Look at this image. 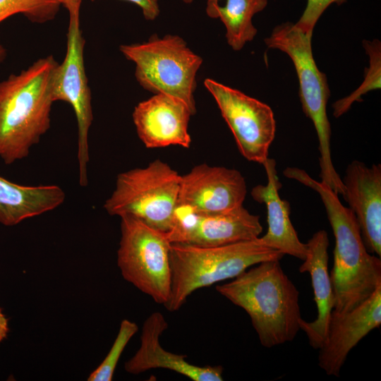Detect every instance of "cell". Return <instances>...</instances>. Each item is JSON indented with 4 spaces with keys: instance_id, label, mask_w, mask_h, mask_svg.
I'll return each mask as SVG.
<instances>
[{
    "instance_id": "5bb4252c",
    "label": "cell",
    "mask_w": 381,
    "mask_h": 381,
    "mask_svg": "<svg viewBox=\"0 0 381 381\" xmlns=\"http://www.w3.org/2000/svg\"><path fill=\"white\" fill-rule=\"evenodd\" d=\"M193 115L183 100L158 93L135 107L133 120L146 147L179 145L188 148L191 143L188 123Z\"/></svg>"
},
{
    "instance_id": "5b68a950",
    "label": "cell",
    "mask_w": 381,
    "mask_h": 381,
    "mask_svg": "<svg viewBox=\"0 0 381 381\" xmlns=\"http://www.w3.org/2000/svg\"><path fill=\"white\" fill-rule=\"evenodd\" d=\"M312 35L298 29L295 23L277 25L265 39L270 49H279L292 61L299 83V97L304 114L313 122L319 143L320 178L337 195H343L344 185L332 160L331 127L327 114L330 92L325 74L313 58Z\"/></svg>"
},
{
    "instance_id": "f1b7e54d",
    "label": "cell",
    "mask_w": 381,
    "mask_h": 381,
    "mask_svg": "<svg viewBox=\"0 0 381 381\" xmlns=\"http://www.w3.org/2000/svg\"><path fill=\"white\" fill-rule=\"evenodd\" d=\"M185 4H191L193 0H182Z\"/></svg>"
},
{
    "instance_id": "8992f818",
    "label": "cell",
    "mask_w": 381,
    "mask_h": 381,
    "mask_svg": "<svg viewBox=\"0 0 381 381\" xmlns=\"http://www.w3.org/2000/svg\"><path fill=\"white\" fill-rule=\"evenodd\" d=\"M120 51L135 64V77L145 90L183 100L196 113L194 92L202 59L179 35H152L147 42L122 44Z\"/></svg>"
},
{
    "instance_id": "6da1fadb",
    "label": "cell",
    "mask_w": 381,
    "mask_h": 381,
    "mask_svg": "<svg viewBox=\"0 0 381 381\" xmlns=\"http://www.w3.org/2000/svg\"><path fill=\"white\" fill-rule=\"evenodd\" d=\"M284 175L312 188L322 201L335 238L329 274L334 298L333 310L350 311L381 286L380 258L367 250L354 214L327 186L297 167H286Z\"/></svg>"
},
{
    "instance_id": "44dd1931",
    "label": "cell",
    "mask_w": 381,
    "mask_h": 381,
    "mask_svg": "<svg viewBox=\"0 0 381 381\" xmlns=\"http://www.w3.org/2000/svg\"><path fill=\"white\" fill-rule=\"evenodd\" d=\"M363 47L369 56V66L365 69L362 84L351 94L337 100L332 104L333 115L339 118L348 111L356 102H361L363 95L381 87V43L378 40H363Z\"/></svg>"
},
{
    "instance_id": "9a60e30c",
    "label": "cell",
    "mask_w": 381,
    "mask_h": 381,
    "mask_svg": "<svg viewBox=\"0 0 381 381\" xmlns=\"http://www.w3.org/2000/svg\"><path fill=\"white\" fill-rule=\"evenodd\" d=\"M342 180L344 199L354 214L367 250L381 256V164L354 160Z\"/></svg>"
},
{
    "instance_id": "d4e9b609",
    "label": "cell",
    "mask_w": 381,
    "mask_h": 381,
    "mask_svg": "<svg viewBox=\"0 0 381 381\" xmlns=\"http://www.w3.org/2000/svg\"><path fill=\"white\" fill-rule=\"evenodd\" d=\"M93 1V0H92ZM133 3L139 6L143 12L144 18L147 20H154L159 13L158 0H124Z\"/></svg>"
},
{
    "instance_id": "4fadbf2b",
    "label": "cell",
    "mask_w": 381,
    "mask_h": 381,
    "mask_svg": "<svg viewBox=\"0 0 381 381\" xmlns=\"http://www.w3.org/2000/svg\"><path fill=\"white\" fill-rule=\"evenodd\" d=\"M381 324V286L350 311L332 310L327 334L319 348L318 365L327 375L339 377L351 350Z\"/></svg>"
},
{
    "instance_id": "484cf974",
    "label": "cell",
    "mask_w": 381,
    "mask_h": 381,
    "mask_svg": "<svg viewBox=\"0 0 381 381\" xmlns=\"http://www.w3.org/2000/svg\"><path fill=\"white\" fill-rule=\"evenodd\" d=\"M8 332V320L0 308V342L6 337Z\"/></svg>"
},
{
    "instance_id": "cb8c5ba5",
    "label": "cell",
    "mask_w": 381,
    "mask_h": 381,
    "mask_svg": "<svg viewBox=\"0 0 381 381\" xmlns=\"http://www.w3.org/2000/svg\"><path fill=\"white\" fill-rule=\"evenodd\" d=\"M346 1V0H307L306 8L295 25L303 32L313 35V29L324 11L332 4L340 5Z\"/></svg>"
},
{
    "instance_id": "52a82bcc",
    "label": "cell",
    "mask_w": 381,
    "mask_h": 381,
    "mask_svg": "<svg viewBox=\"0 0 381 381\" xmlns=\"http://www.w3.org/2000/svg\"><path fill=\"white\" fill-rule=\"evenodd\" d=\"M181 176L159 159L122 172L104 208L110 215L129 214L167 234L173 224Z\"/></svg>"
},
{
    "instance_id": "9c48e42d",
    "label": "cell",
    "mask_w": 381,
    "mask_h": 381,
    "mask_svg": "<svg viewBox=\"0 0 381 381\" xmlns=\"http://www.w3.org/2000/svg\"><path fill=\"white\" fill-rule=\"evenodd\" d=\"M66 56L57 64L52 77L54 101L68 102L73 108L78 126V161L79 183L87 186L89 162L88 135L93 115L91 92L84 64L85 39L80 28V9L68 11Z\"/></svg>"
},
{
    "instance_id": "ac0fdd59",
    "label": "cell",
    "mask_w": 381,
    "mask_h": 381,
    "mask_svg": "<svg viewBox=\"0 0 381 381\" xmlns=\"http://www.w3.org/2000/svg\"><path fill=\"white\" fill-rule=\"evenodd\" d=\"M267 183L258 185L251 190L252 198L267 208V233L260 237L267 246L278 250L284 255L303 260L307 254L306 243H302L290 219V206L288 201L281 198L279 190L282 188L276 169V162L267 158L262 164Z\"/></svg>"
},
{
    "instance_id": "8fae6325",
    "label": "cell",
    "mask_w": 381,
    "mask_h": 381,
    "mask_svg": "<svg viewBox=\"0 0 381 381\" xmlns=\"http://www.w3.org/2000/svg\"><path fill=\"white\" fill-rule=\"evenodd\" d=\"M262 231L259 216L243 206L227 212L201 214L177 204L172 227L167 235L171 243L211 247L253 240Z\"/></svg>"
},
{
    "instance_id": "ffe728a7",
    "label": "cell",
    "mask_w": 381,
    "mask_h": 381,
    "mask_svg": "<svg viewBox=\"0 0 381 381\" xmlns=\"http://www.w3.org/2000/svg\"><path fill=\"white\" fill-rule=\"evenodd\" d=\"M267 4V0H226L224 6H216L214 18H219L224 25L227 43L234 50H241L254 39L258 30L253 17Z\"/></svg>"
},
{
    "instance_id": "d6986e66",
    "label": "cell",
    "mask_w": 381,
    "mask_h": 381,
    "mask_svg": "<svg viewBox=\"0 0 381 381\" xmlns=\"http://www.w3.org/2000/svg\"><path fill=\"white\" fill-rule=\"evenodd\" d=\"M65 198V192L59 186H23L0 176V223L17 225L57 208Z\"/></svg>"
},
{
    "instance_id": "7c38bea8",
    "label": "cell",
    "mask_w": 381,
    "mask_h": 381,
    "mask_svg": "<svg viewBox=\"0 0 381 381\" xmlns=\"http://www.w3.org/2000/svg\"><path fill=\"white\" fill-rule=\"evenodd\" d=\"M246 193L238 170L202 164L181 176L177 204L201 214L223 212L243 206Z\"/></svg>"
},
{
    "instance_id": "3957f363",
    "label": "cell",
    "mask_w": 381,
    "mask_h": 381,
    "mask_svg": "<svg viewBox=\"0 0 381 381\" xmlns=\"http://www.w3.org/2000/svg\"><path fill=\"white\" fill-rule=\"evenodd\" d=\"M50 55L0 82V158L11 164L26 158L50 128L54 102Z\"/></svg>"
},
{
    "instance_id": "7402d4cb",
    "label": "cell",
    "mask_w": 381,
    "mask_h": 381,
    "mask_svg": "<svg viewBox=\"0 0 381 381\" xmlns=\"http://www.w3.org/2000/svg\"><path fill=\"white\" fill-rule=\"evenodd\" d=\"M60 5L55 0H0V23L16 14H23L32 22L42 23L55 17ZM6 56V50L0 42V64Z\"/></svg>"
},
{
    "instance_id": "2e32d148",
    "label": "cell",
    "mask_w": 381,
    "mask_h": 381,
    "mask_svg": "<svg viewBox=\"0 0 381 381\" xmlns=\"http://www.w3.org/2000/svg\"><path fill=\"white\" fill-rule=\"evenodd\" d=\"M168 328V323L159 312H154L145 320L140 335V346L124 364L125 370L138 375L149 370L164 368L172 370L193 381H222L223 368L220 365L199 366L190 363L186 355L166 351L159 338Z\"/></svg>"
},
{
    "instance_id": "4316f807",
    "label": "cell",
    "mask_w": 381,
    "mask_h": 381,
    "mask_svg": "<svg viewBox=\"0 0 381 381\" xmlns=\"http://www.w3.org/2000/svg\"><path fill=\"white\" fill-rule=\"evenodd\" d=\"M65 6L69 11L73 9H80L82 0H55Z\"/></svg>"
},
{
    "instance_id": "83f0119b",
    "label": "cell",
    "mask_w": 381,
    "mask_h": 381,
    "mask_svg": "<svg viewBox=\"0 0 381 381\" xmlns=\"http://www.w3.org/2000/svg\"><path fill=\"white\" fill-rule=\"evenodd\" d=\"M219 1L221 0H207L205 11H206L207 15L209 17L214 18V8L216 6L219 4Z\"/></svg>"
},
{
    "instance_id": "603a6c76",
    "label": "cell",
    "mask_w": 381,
    "mask_h": 381,
    "mask_svg": "<svg viewBox=\"0 0 381 381\" xmlns=\"http://www.w3.org/2000/svg\"><path fill=\"white\" fill-rule=\"evenodd\" d=\"M138 330L137 324L129 320L121 321L117 336L102 362L88 376V381H111L119 358L131 339Z\"/></svg>"
},
{
    "instance_id": "ba28073f",
    "label": "cell",
    "mask_w": 381,
    "mask_h": 381,
    "mask_svg": "<svg viewBox=\"0 0 381 381\" xmlns=\"http://www.w3.org/2000/svg\"><path fill=\"white\" fill-rule=\"evenodd\" d=\"M121 218L117 265L125 280L164 306L171 289V243L167 233L136 217Z\"/></svg>"
},
{
    "instance_id": "7a4b0ae2",
    "label": "cell",
    "mask_w": 381,
    "mask_h": 381,
    "mask_svg": "<svg viewBox=\"0 0 381 381\" xmlns=\"http://www.w3.org/2000/svg\"><path fill=\"white\" fill-rule=\"evenodd\" d=\"M216 290L247 313L264 347L291 341L300 329L299 291L279 260L255 265Z\"/></svg>"
},
{
    "instance_id": "e0dca14e",
    "label": "cell",
    "mask_w": 381,
    "mask_h": 381,
    "mask_svg": "<svg viewBox=\"0 0 381 381\" xmlns=\"http://www.w3.org/2000/svg\"><path fill=\"white\" fill-rule=\"evenodd\" d=\"M329 238L325 230L315 232L306 243L307 254L299 267L301 273H309L318 310L316 319L307 322L302 318L300 329L307 335L309 344L315 349L323 344L334 309V298L328 271Z\"/></svg>"
},
{
    "instance_id": "30bf717a",
    "label": "cell",
    "mask_w": 381,
    "mask_h": 381,
    "mask_svg": "<svg viewBox=\"0 0 381 381\" xmlns=\"http://www.w3.org/2000/svg\"><path fill=\"white\" fill-rule=\"evenodd\" d=\"M232 132L241 154L263 164L274 140L276 121L270 106L211 78L204 81Z\"/></svg>"
},
{
    "instance_id": "277c9868",
    "label": "cell",
    "mask_w": 381,
    "mask_h": 381,
    "mask_svg": "<svg viewBox=\"0 0 381 381\" xmlns=\"http://www.w3.org/2000/svg\"><path fill=\"white\" fill-rule=\"evenodd\" d=\"M285 255L258 238L219 246L171 243V296L165 307L178 310L195 290L234 279L248 267Z\"/></svg>"
}]
</instances>
